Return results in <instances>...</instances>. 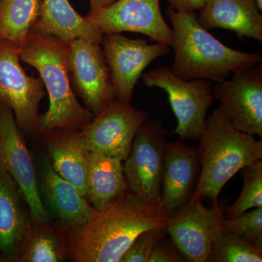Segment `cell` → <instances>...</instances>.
Segmentation results:
<instances>
[{"label": "cell", "instance_id": "19", "mask_svg": "<svg viewBox=\"0 0 262 262\" xmlns=\"http://www.w3.org/2000/svg\"><path fill=\"white\" fill-rule=\"evenodd\" d=\"M42 134L56 173L86 198L89 151L79 130L58 127Z\"/></svg>", "mask_w": 262, "mask_h": 262}, {"label": "cell", "instance_id": "8", "mask_svg": "<svg viewBox=\"0 0 262 262\" xmlns=\"http://www.w3.org/2000/svg\"><path fill=\"white\" fill-rule=\"evenodd\" d=\"M18 52L0 44V102L9 107L20 130L41 134L38 110L46 91L40 77H30L20 64Z\"/></svg>", "mask_w": 262, "mask_h": 262}, {"label": "cell", "instance_id": "32", "mask_svg": "<svg viewBox=\"0 0 262 262\" xmlns=\"http://www.w3.org/2000/svg\"><path fill=\"white\" fill-rule=\"evenodd\" d=\"M0 44H1V43H0Z\"/></svg>", "mask_w": 262, "mask_h": 262}, {"label": "cell", "instance_id": "21", "mask_svg": "<svg viewBox=\"0 0 262 262\" xmlns=\"http://www.w3.org/2000/svg\"><path fill=\"white\" fill-rule=\"evenodd\" d=\"M122 162L89 151L86 198L98 212L106 209L128 191Z\"/></svg>", "mask_w": 262, "mask_h": 262}, {"label": "cell", "instance_id": "7", "mask_svg": "<svg viewBox=\"0 0 262 262\" xmlns=\"http://www.w3.org/2000/svg\"><path fill=\"white\" fill-rule=\"evenodd\" d=\"M166 133L161 120H146L136 132L123 165L129 189L148 201L161 200Z\"/></svg>", "mask_w": 262, "mask_h": 262}, {"label": "cell", "instance_id": "27", "mask_svg": "<svg viewBox=\"0 0 262 262\" xmlns=\"http://www.w3.org/2000/svg\"><path fill=\"white\" fill-rule=\"evenodd\" d=\"M167 234L165 227H155L139 234L122 255L120 262H147L155 245Z\"/></svg>", "mask_w": 262, "mask_h": 262}, {"label": "cell", "instance_id": "17", "mask_svg": "<svg viewBox=\"0 0 262 262\" xmlns=\"http://www.w3.org/2000/svg\"><path fill=\"white\" fill-rule=\"evenodd\" d=\"M29 217L21 193L0 159V262H18Z\"/></svg>", "mask_w": 262, "mask_h": 262}, {"label": "cell", "instance_id": "4", "mask_svg": "<svg viewBox=\"0 0 262 262\" xmlns=\"http://www.w3.org/2000/svg\"><path fill=\"white\" fill-rule=\"evenodd\" d=\"M69 46L56 38L31 32L18 51L20 60L38 71L49 96L48 111L39 115L41 134L58 127L78 130L94 117L72 91L67 68Z\"/></svg>", "mask_w": 262, "mask_h": 262}, {"label": "cell", "instance_id": "29", "mask_svg": "<svg viewBox=\"0 0 262 262\" xmlns=\"http://www.w3.org/2000/svg\"><path fill=\"white\" fill-rule=\"evenodd\" d=\"M170 8L179 13H195L204 6L206 0H167Z\"/></svg>", "mask_w": 262, "mask_h": 262}, {"label": "cell", "instance_id": "14", "mask_svg": "<svg viewBox=\"0 0 262 262\" xmlns=\"http://www.w3.org/2000/svg\"><path fill=\"white\" fill-rule=\"evenodd\" d=\"M88 19L104 33H139L172 47L173 29L160 10L159 0H116Z\"/></svg>", "mask_w": 262, "mask_h": 262}, {"label": "cell", "instance_id": "26", "mask_svg": "<svg viewBox=\"0 0 262 262\" xmlns=\"http://www.w3.org/2000/svg\"><path fill=\"white\" fill-rule=\"evenodd\" d=\"M223 229L262 248V207L245 212L234 218L224 219Z\"/></svg>", "mask_w": 262, "mask_h": 262}, {"label": "cell", "instance_id": "22", "mask_svg": "<svg viewBox=\"0 0 262 262\" xmlns=\"http://www.w3.org/2000/svg\"><path fill=\"white\" fill-rule=\"evenodd\" d=\"M67 258L64 237L58 225L29 217L18 262H61Z\"/></svg>", "mask_w": 262, "mask_h": 262}, {"label": "cell", "instance_id": "23", "mask_svg": "<svg viewBox=\"0 0 262 262\" xmlns=\"http://www.w3.org/2000/svg\"><path fill=\"white\" fill-rule=\"evenodd\" d=\"M42 0H0V43L23 46L40 14Z\"/></svg>", "mask_w": 262, "mask_h": 262}, {"label": "cell", "instance_id": "20", "mask_svg": "<svg viewBox=\"0 0 262 262\" xmlns=\"http://www.w3.org/2000/svg\"><path fill=\"white\" fill-rule=\"evenodd\" d=\"M32 32L56 38L65 42L76 39L101 43L104 32L79 14L69 0H42L40 14Z\"/></svg>", "mask_w": 262, "mask_h": 262}, {"label": "cell", "instance_id": "28", "mask_svg": "<svg viewBox=\"0 0 262 262\" xmlns=\"http://www.w3.org/2000/svg\"><path fill=\"white\" fill-rule=\"evenodd\" d=\"M185 258L179 252L171 239H160L150 253L147 262H185Z\"/></svg>", "mask_w": 262, "mask_h": 262}, {"label": "cell", "instance_id": "1", "mask_svg": "<svg viewBox=\"0 0 262 262\" xmlns=\"http://www.w3.org/2000/svg\"><path fill=\"white\" fill-rule=\"evenodd\" d=\"M169 215L161 200L148 201L128 191L86 225L67 228L69 258L76 262H120L134 239L147 229L165 227Z\"/></svg>", "mask_w": 262, "mask_h": 262}, {"label": "cell", "instance_id": "5", "mask_svg": "<svg viewBox=\"0 0 262 262\" xmlns=\"http://www.w3.org/2000/svg\"><path fill=\"white\" fill-rule=\"evenodd\" d=\"M142 80L146 87L159 88L168 94L177 119L173 132L182 140L199 141L207 112L215 100L211 81L183 80L165 66L144 74Z\"/></svg>", "mask_w": 262, "mask_h": 262}, {"label": "cell", "instance_id": "30", "mask_svg": "<svg viewBox=\"0 0 262 262\" xmlns=\"http://www.w3.org/2000/svg\"><path fill=\"white\" fill-rule=\"evenodd\" d=\"M115 1L116 0H89L90 10L88 15L96 14L98 12L107 8Z\"/></svg>", "mask_w": 262, "mask_h": 262}, {"label": "cell", "instance_id": "11", "mask_svg": "<svg viewBox=\"0 0 262 262\" xmlns=\"http://www.w3.org/2000/svg\"><path fill=\"white\" fill-rule=\"evenodd\" d=\"M100 45L111 72L116 99L127 103H131L134 88L146 67L170 52V47L163 43L149 45L120 33H104Z\"/></svg>", "mask_w": 262, "mask_h": 262}, {"label": "cell", "instance_id": "3", "mask_svg": "<svg viewBox=\"0 0 262 262\" xmlns=\"http://www.w3.org/2000/svg\"><path fill=\"white\" fill-rule=\"evenodd\" d=\"M199 178L189 201L210 198L213 206L229 179L262 159V141L234 128L220 106L207 117L199 139Z\"/></svg>", "mask_w": 262, "mask_h": 262}, {"label": "cell", "instance_id": "15", "mask_svg": "<svg viewBox=\"0 0 262 262\" xmlns=\"http://www.w3.org/2000/svg\"><path fill=\"white\" fill-rule=\"evenodd\" d=\"M198 149L179 139L168 142L164 156L161 201L169 216L190 200L199 178Z\"/></svg>", "mask_w": 262, "mask_h": 262}, {"label": "cell", "instance_id": "25", "mask_svg": "<svg viewBox=\"0 0 262 262\" xmlns=\"http://www.w3.org/2000/svg\"><path fill=\"white\" fill-rule=\"evenodd\" d=\"M241 171L244 187L238 198L226 211L228 219L238 216L251 208L262 207L261 160L244 167Z\"/></svg>", "mask_w": 262, "mask_h": 262}, {"label": "cell", "instance_id": "24", "mask_svg": "<svg viewBox=\"0 0 262 262\" xmlns=\"http://www.w3.org/2000/svg\"><path fill=\"white\" fill-rule=\"evenodd\" d=\"M262 248L223 229L213 241L207 262H261Z\"/></svg>", "mask_w": 262, "mask_h": 262}, {"label": "cell", "instance_id": "2", "mask_svg": "<svg viewBox=\"0 0 262 262\" xmlns=\"http://www.w3.org/2000/svg\"><path fill=\"white\" fill-rule=\"evenodd\" d=\"M166 13L173 26L175 52L170 70L179 78L216 83L261 63V53L237 51L215 39L200 24L195 13H179L168 7Z\"/></svg>", "mask_w": 262, "mask_h": 262}, {"label": "cell", "instance_id": "31", "mask_svg": "<svg viewBox=\"0 0 262 262\" xmlns=\"http://www.w3.org/2000/svg\"><path fill=\"white\" fill-rule=\"evenodd\" d=\"M256 2V6H257L258 10L261 11L262 10V0H255Z\"/></svg>", "mask_w": 262, "mask_h": 262}, {"label": "cell", "instance_id": "16", "mask_svg": "<svg viewBox=\"0 0 262 262\" xmlns=\"http://www.w3.org/2000/svg\"><path fill=\"white\" fill-rule=\"evenodd\" d=\"M39 193L50 216L58 221L67 228H76L86 225L97 215L85 196L68 181L56 173L52 163L45 165L39 182Z\"/></svg>", "mask_w": 262, "mask_h": 262}, {"label": "cell", "instance_id": "10", "mask_svg": "<svg viewBox=\"0 0 262 262\" xmlns=\"http://www.w3.org/2000/svg\"><path fill=\"white\" fill-rule=\"evenodd\" d=\"M224 219L220 204L209 209L198 199L170 215L165 229L186 261L207 262L213 241L223 230Z\"/></svg>", "mask_w": 262, "mask_h": 262}, {"label": "cell", "instance_id": "18", "mask_svg": "<svg viewBox=\"0 0 262 262\" xmlns=\"http://www.w3.org/2000/svg\"><path fill=\"white\" fill-rule=\"evenodd\" d=\"M198 20L206 30L232 31L241 39L262 42V15L255 0H206Z\"/></svg>", "mask_w": 262, "mask_h": 262}, {"label": "cell", "instance_id": "6", "mask_svg": "<svg viewBox=\"0 0 262 262\" xmlns=\"http://www.w3.org/2000/svg\"><path fill=\"white\" fill-rule=\"evenodd\" d=\"M69 43L67 68L72 91L94 116L99 115L116 100L102 48L98 43L83 39Z\"/></svg>", "mask_w": 262, "mask_h": 262}, {"label": "cell", "instance_id": "13", "mask_svg": "<svg viewBox=\"0 0 262 262\" xmlns=\"http://www.w3.org/2000/svg\"><path fill=\"white\" fill-rule=\"evenodd\" d=\"M213 92L234 128L262 137L261 63L216 82Z\"/></svg>", "mask_w": 262, "mask_h": 262}, {"label": "cell", "instance_id": "9", "mask_svg": "<svg viewBox=\"0 0 262 262\" xmlns=\"http://www.w3.org/2000/svg\"><path fill=\"white\" fill-rule=\"evenodd\" d=\"M149 113L118 100L78 129L88 151L125 161Z\"/></svg>", "mask_w": 262, "mask_h": 262}, {"label": "cell", "instance_id": "12", "mask_svg": "<svg viewBox=\"0 0 262 262\" xmlns=\"http://www.w3.org/2000/svg\"><path fill=\"white\" fill-rule=\"evenodd\" d=\"M0 159L28 205L30 216L49 222L39 193L35 168L21 131L9 107L0 102Z\"/></svg>", "mask_w": 262, "mask_h": 262}]
</instances>
